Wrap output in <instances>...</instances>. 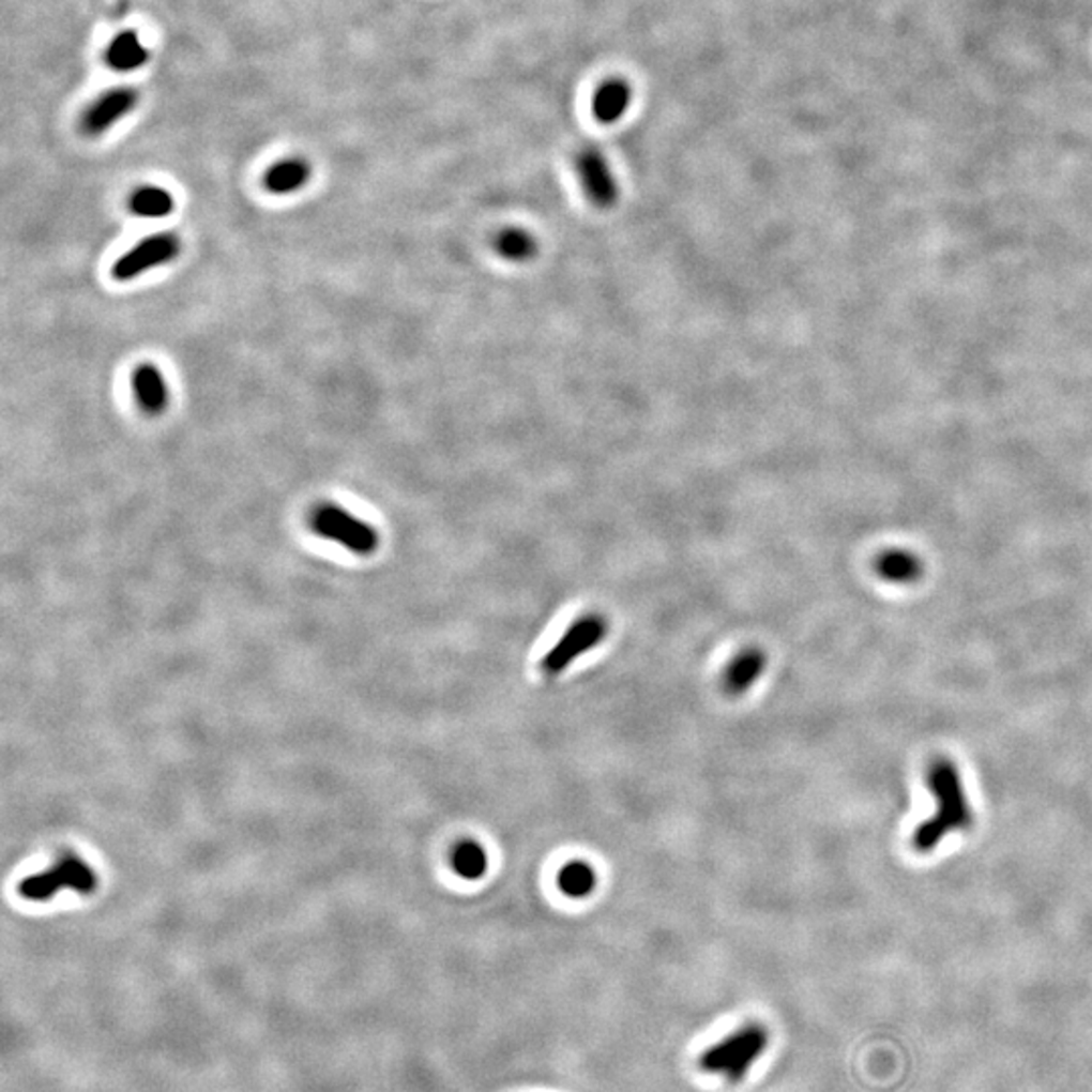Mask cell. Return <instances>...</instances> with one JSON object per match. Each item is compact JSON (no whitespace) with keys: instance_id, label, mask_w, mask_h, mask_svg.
Here are the masks:
<instances>
[{"instance_id":"6da1fadb","label":"cell","mask_w":1092,"mask_h":1092,"mask_svg":"<svg viewBox=\"0 0 1092 1092\" xmlns=\"http://www.w3.org/2000/svg\"><path fill=\"white\" fill-rule=\"evenodd\" d=\"M928 787L937 800V812L912 834V848L921 854L932 852L945 836L967 830L973 823V809L967 800L957 764L935 759L928 767Z\"/></svg>"},{"instance_id":"7a4b0ae2","label":"cell","mask_w":1092,"mask_h":1092,"mask_svg":"<svg viewBox=\"0 0 1092 1092\" xmlns=\"http://www.w3.org/2000/svg\"><path fill=\"white\" fill-rule=\"evenodd\" d=\"M767 1044L769 1032L764 1026L750 1023L709 1048L700 1058V1066L707 1073L723 1074L730 1082H739L763 1056Z\"/></svg>"},{"instance_id":"3957f363","label":"cell","mask_w":1092,"mask_h":1092,"mask_svg":"<svg viewBox=\"0 0 1092 1092\" xmlns=\"http://www.w3.org/2000/svg\"><path fill=\"white\" fill-rule=\"evenodd\" d=\"M309 527L322 539L338 543L361 557L373 555L379 546V532L375 528L336 504H320L312 510Z\"/></svg>"},{"instance_id":"277c9868","label":"cell","mask_w":1092,"mask_h":1092,"mask_svg":"<svg viewBox=\"0 0 1092 1092\" xmlns=\"http://www.w3.org/2000/svg\"><path fill=\"white\" fill-rule=\"evenodd\" d=\"M607 632H609V625H607L605 618H601V616L591 613V616L577 619L564 632L563 637L546 652L543 662H541V670L548 678L559 676L577 657H581L582 654L591 652L595 646H600L601 641L607 637Z\"/></svg>"},{"instance_id":"5b68a950","label":"cell","mask_w":1092,"mask_h":1092,"mask_svg":"<svg viewBox=\"0 0 1092 1092\" xmlns=\"http://www.w3.org/2000/svg\"><path fill=\"white\" fill-rule=\"evenodd\" d=\"M95 884L97 878L84 860L75 855H63V860L51 870L22 880L18 892L29 900H49L61 889H73L81 894H90Z\"/></svg>"},{"instance_id":"8992f818","label":"cell","mask_w":1092,"mask_h":1092,"mask_svg":"<svg viewBox=\"0 0 1092 1092\" xmlns=\"http://www.w3.org/2000/svg\"><path fill=\"white\" fill-rule=\"evenodd\" d=\"M179 254H181V241L172 233L148 237L116 261V266L111 268V275L118 282H130V279L138 277L140 273L150 272L164 263H170Z\"/></svg>"},{"instance_id":"52a82bcc","label":"cell","mask_w":1092,"mask_h":1092,"mask_svg":"<svg viewBox=\"0 0 1092 1092\" xmlns=\"http://www.w3.org/2000/svg\"><path fill=\"white\" fill-rule=\"evenodd\" d=\"M577 177L587 199L600 209H611L619 199V184L609 161L600 148L587 146L575 158Z\"/></svg>"},{"instance_id":"ba28073f","label":"cell","mask_w":1092,"mask_h":1092,"mask_svg":"<svg viewBox=\"0 0 1092 1092\" xmlns=\"http://www.w3.org/2000/svg\"><path fill=\"white\" fill-rule=\"evenodd\" d=\"M138 106V91L132 88H116L100 95L90 108L86 109L81 127L86 134L97 136L104 134L108 127L118 124L122 118H126L132 109Z\"/></svg>"},{"instance_id":"9c48e42d","label":"cell","mask_w":1092,"mask_h":1092,"mask_svg":"<svg viewBox=\"0 0 1092 1092\" xmlns=\"http://www.w3.org/2000/svg\"><path fill=\"white\" fill-rule=\"evenodd\" d=\"M767 670V654L759 648H746L734 655L723 673V691L739 698L750 691Z\"/></svg>"},{"instance_id":"30bf717a","label":"cell","mask_w":1092,"mask_h":1092,"mask_svg":"<svg viewBox=\"0 0 1092 1092\" xmlns=\"http://www.w3.org/2000/svg\"><path fill=\"white\" fill-rule=\"evenodd\" d=\"M134 393L148 415H161L168 407V384L154 364H140L134 370Z\"/></svg>"},{"instance_id":"8fae6325","label":"cell","mask_w":1092,"mask_h":1092,"mask_svg":"<svg viewBox=\"0 0 1092 1092\" xmlns=\"http://www.w3.org/2000/svg\"><path fill=\"white\" fill-rule=\"evenodd\" d=\"M632 100H634V93H632L630 84H625L623 79H607L593 95V102H591L593 116L600 120L601 124H616L632 106Z\"/></svg>"},{"instance_id":"7c38bea8","label":"cell","mask_w":1092,"mask_h":1092,"mask_svg":"<svg viewBox=\"0 0 1092 1092\" xmlns=\"http://www.w3.org/2000/svg\"><path fill=\"white\" fill-rule=\"evenodd\" d=\"M106 61L116 72H136L148 61V49L140 43L136 31H122L111 39Z\"/></svg>"},{"instance_id":"4fadbf2b","label":"cell","mask_w":1092,"mask_h":1092,"mask_svg":"<svg viewBox=\"0 0 1092 1092\" xmlns=\"http://www.w3.org/2000/svg\"><path fill=\"white\" fill-rule=\"evenodd\" d=\"M309 179V166L300 158H288L273 164L266 172V188L273 195H290L300 191Z\"/></svg>"},{"instance_id":"5bb4252c","label":"cell","mask_w":1092,"mask_h":1092,"mask_svg":"<svg viewBox=\"0 0 1092 1092\" xmlns=\"http://www.w3.org/2000/svg\"><path fill=\"white\" fill-rule=\"evenodd\" d=\"M494 249H496V254L500 255L502 259H506V261L525 263V261H530L536 255L539 243H536V237L532 236L527 229L509 227V229H502L496 236V239H494Z\"/></svg>"},{"instance_id":"9a60e30c","label":"cell","mask_w":1092,"mask_h":1092,"mask_svg":"<svg viewBox=\"0 0 1092 1092\" xmlns=\"http://www.w3.org/2000/svg\"><path fill=\"white\" fill-rule=\"evenodd\" d=\"M130 211L138 217H168L175 211V199L161 186H142L130 197Z\"/></svg>"},{"instance_id":"2e32d148","label":"cell","mask_w":1092,"mask_h":1092,"mask_svg":"<svg viewBox=\"0 0 1092 1092\" xmlns=\"http://www.w3.org/2000/svg\"><path fill=\"white\" fill-rule=\"evenodd\" d=\"M452 868L464 880H480L488 873V854L477 841L464 839L452 850Z\"/></svg>"},{"instance_id":"e0dca14e","label":"cell","mask_w":1092,"mask_h":1092,"mask_svg":"<svg viewBox=\"0 0 1092 1092\" xmlns=\"http://www.w3.org/2000/svg\"><path fill=\"white\" fill-rule=\"evenodd\" d=\"M557 884L568 898H587L591 896L597 886V874L587 862H571L561 868L557 876Z\"/></svg>"},{"instance_id":"ac0fdd59","label":"cell","mask_w":1092,"mask_h":1092,"mask_svg":"<svg viewBox=\"0 0 1092 1092\" xmlns=\"http://www.w3.org/2000/svg\"><path fill=\"white\" fill-rule=\"evenodd\" d=\"M878 573L892 582L914 581L921 575L919 561L909 552H884L876 561Z\"/></svg>"}]
</instances>
